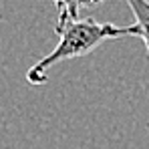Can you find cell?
<instances>
[{"label":"cell","mask_w":149,"mask_h":149,"mask_svg":"<svg viewBox=\"0 0 149 149\" xmlns=\"http://www.w3.org/2000/svg\"><path fill=\"white\" fill-rule=\"evenodd\" d=\"M54 32L61 36V40L52 52H49L45 58H40L28 69L26 81L30 85H45L47 71L50 67H54L56 63L71 61V58L87 56L105 40H115L123 36H139V26H117L111 22H97L95 18L87 16V18L56 20Z\"/></svg>","instance_id":"6da1fadb"},{"label":"cell","mask_w":149,"mask_h":149,"mask_svg":"<svg viewBox=\"0 0 149 149\" xmlns=\"http://www.w3.org/2000/svg\"><path fill=\"white\" fill-rule=\"evenodd\" d=\"M135 16V24L139 26V38H143L149 52V0H125Z\"/></svg>","instance_id":"7a4b0ae2"},{"label":"cell","mask_w":149,"mask_h":149,"mask_svg":"<svg viewBox=\"0 0 149 149\" xmlns=\"http://www.w3.org/2000/svg\"><path fill=\"white\" fill-rule=\"evenodd\" d=\"M56 6V20L65 18H79V10L85 6L99 4L103 0H52Z\"/></svg>","instance_id":"3957f363"}]
</instances>
